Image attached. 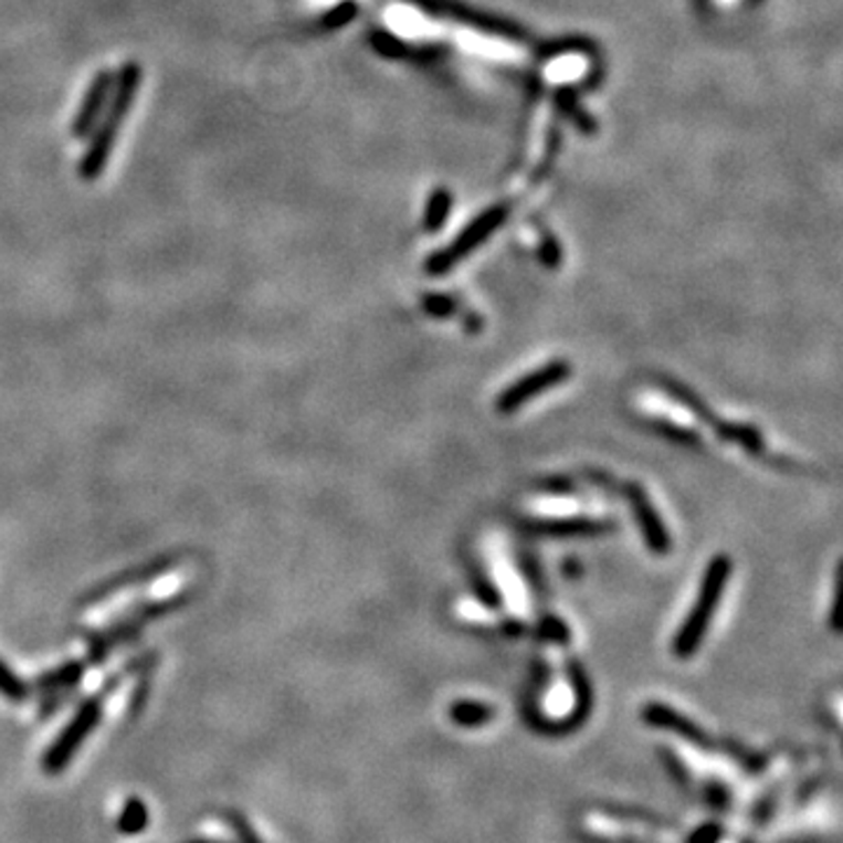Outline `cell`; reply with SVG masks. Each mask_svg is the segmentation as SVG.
<instances>
[{
  "label": "cell",
  "instance_id": "1",
  "mask_svg": "<svg viewBox=\"0 0 843 843\" xmlns=\"http://www.w3.org/2000/svg\"><path fill=\"white\" fill-rule=\"evenodd\" d=\"M729 575H731V560L724 558V556H717L708 565V570H705V577L700 581L698 600L692 607V612L686 614L682 629L677 631L675 642H673V652L679 658H689L698 652V646H700L705 633H708V625L717 612L721 593H724V586H727Z\"/></svg>",
  "mask_w": 843,
  "mask_h": 843
},
{
  "label": "cell",
  "instance_id": "2",
  "mask_svg": "<svg viewBox=\"0 0 843 843\" xmlns=\"http://www.w3.org/2000/svg\"><path fill=\"white\" fill-rule=\"evenodd\" d=\"M102 715H104L102 698H89L81 705V710H77L75 717L69 721V727L62 731V736H59L50 745V750L45 752V757H43L45 773L59 776L69 767V761L75 757L77 750H81V745L92 734L96 724H99Z\"/></svg>",
  "mask_w": 843,
  "mask_h": 843
},
{
  "label": "cell",
  "instance_id": "3",
  "mask_svg": "<svg viewBox=\"0 0 843 843\" xmlns=\"http://www.w3.org/2000/svg\"><path fill=\"white\" fill-rule=\"evenodd\" d=\"M139 77H141V71L139 66L129 64L123 73V83H120V89H117V96L113 102V108H110V117L108 123L104 125L102 134L96 136V141L89 150V155L83 162V176L85 179H94V176L102 173V167L106 162V155H108V148H110V141L113 136L117 131V127H120L123 117H125V110L129 108V104L134 102V94H136V87H139Z\"/></svg>",
  "mask_w": 843,
  "mask_h": 843
},
{
  "label": "cell",
  "instance_id": "4",
  "mask_svg": "<svg viewBox=\"0 0 843 843\" xmlns=\"http://www.w3.org/2000/svg\"><path fill=\"white\" fill-rule=\"evenodd\" d=\"M567 376H570V363H567V361L546 363L544 368L529 372V376L520 378L518 382H514L512 387H508L504 394L499 397V401H497V410H499V413H504V415L514 413V410H518L527 401H533L535 397H539L541 391L565 382Z\"/></svg>",
  "mask_w": 843,
  "mask_h": 843
},
{
  "label": "cell",
  "instance_id": "5",
  "mask_svg": "<svg viewBox=\"0 0 843 843\" xmlns=\"http://www.w3.org/2000/svg\"><path fill=\"white\" fill-rule=\"evenodd\" d=\"M631 497H633V506H635V516L642 525V535L646 539V546H650L654 554H665L671 548V539H668V533H665L658 514L654 512V506L650 504V499L644 497L640 487H631Z\"/></svg>",
  "mask_w": 843,
  "mask_h": 843
},
{
  "label": "cell",
  "instance_id": "6",
  "mask_svg": "<svg viewBox=\"0 0 843 843\" xmlns=\"http://www.w3.org/2000/svg\"><path fill=\"white\" fill-rule=\"evenodd\" d=\"M644 719L654 724V727H663V729H673L675 734H679L682 738L686 740H694V742H705L700 731L694 727V724H689L686 719H682L677 713L663 708V705H650L644 713Z\"/></svg>",
  "mask_w": 843,
  "mask_h": 843
},
{
  "label": "cell",
  "instance_id": "7",
  "mask_svg": "<svg viewBox=\"0 0 843 843\" xmlns=\"http://www.w3.org/2000/svg\"><path fill=\"white\" fill-rule=\"evenodd\" d=\"M148 820H150V813H148L146 801L139 797H129L125 801L120 818H117V832L127 834V836H136V834L146 832Z\"/></svg>",
  "mask_w": 843,
  "mask_h": 843
},
{
  "label": "cell",
  "instance_id": "8",
  "mask_svg": "<svg viewBox=\"0 0 843 843\" xmlns=\"http://www.w3.org/2000/svg\"><path fill=\"white\" fill-rule=\"evenodd\" d=\"M450 717H453L460 727H481V724L493 719V710L476 700H460L453 705Z\"/></svg>",
  "mask_w": 843,
  "mask_h": 843
},
{
  "label": "cell",
  "instance_id": "9",
  "mask_svg": "<svg viewBox=\"0 0 843 843\" xmlns=\"http://www.w3.org/2000/svg\"><path fill=\"white\" fill-rule=\"evenodd\" d=\"M106 85H108V73H104V75L99 77V83H96V85L92 87V92H89V99H87V104L83 106V115H81V120H77V125H75V129H77V134H81V136L87 131L89 123H92L94 117H96V110H99V104H102V99H104Z\"/></svg>",
  "mask_w": 843,
  "mask_h": 843
},
{
  "label": "cell",
  "instance_id": "10",
  "mask_svg": "<svg viewBox=\"0 0 843 843\" xmlns=\"http://www.w3.org/2000/svg\"><path fill=\"white\" fill-rule=\"evenodd\" d=\"M223 820L230 825L234 839H238V843H263L256 834V830L251 828V822L246 815H242L240 811H223Z\"/></svg>",
  "mask_w": 843,
  "mask_h": 843
},
{
  "label": "cell",
  "instance_id": "11",
  "mask_svg": "<svg viewBox=\"0 0 843 843\" xmlns=\"http://www.w3.org/2000/svg\"><path fill=\"white\" fill-rule=\"evenodd\" d=\"M0 694L8 696L10 700H27L29 696L24 682L19 679L10 668H6L3 663H0Z\"/></svg>",
  "mask_w": 843,
  "mask_h": 843
},
{
  "label": "cell",
  "instance_id": "12",
  "mask_svg": "<svg viewBox=\"0 0 843 843\" xmlns=\"http://www.w3.org/2000/svg\"><path fill=\"white\" fill-rule=\"evenodd\" d=\"M546 529V533H554V535H588V533H600L602 527H598L596 523H551L541 527Z\"/></svg>",
  "mask_w": 843,
  "mask_h": 843
},
{
  "label": "cell",
  "instance_id": "13",
  "mask_svg": "<svg viewBox=\"0 0 843 843\" xmlns=\"http://www.w3.org/2000/svg\"><path fill=\"white\" fill-rule=\"evenodd\" d=\"M186 843H225V841H215V839H192V841H186Z\"/></svg>",
  "mask_w": 843,
  "mask_h": 843
}]
</instances>
